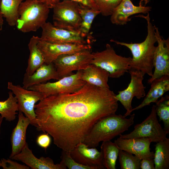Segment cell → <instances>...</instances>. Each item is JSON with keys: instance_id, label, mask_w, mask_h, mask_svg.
I'll return each mask as SVG.
<instances>
[{"instance_id": "6da1fadb", "label": "cell", "mask_w": 169, "mask_h": 169, "mask_svg": "<svg viewBox=\"0 0 169 169\" xmlns=\"http://www.w3.org/2000/svg\"><path fill=\"white\" fill-rule=\"evenodd\" d=\"M115 95L110 89L86 82L74 92L44 98L35 105L36 129L50 135L62 151L70 152L83 142L97 121L115 114Z\"/></svg>"}, {"instance_id": "7a4b0ae2", "label": "cell", "mask_w": 169, "mask_h": 169, "mask_svg": "<svg viewBox=\"0 0 169 169\" xmlns=\"http://www.w3.org/2000/svg\"><path fill=\"white\" fill-rule=\"evenodd\" d=\"M146 16L140 14L136 16L144 18L147 23V35L145 40L140 43H128L113 39L110 41L117 44L125 46L131 51L132 58L130 69L140 71L144 75L145 74L151 77L153 74V59L156 42L155 34L156 26L151 22L149 13Z\"/></svg>"}, {"instance_id": "3957f363", "label": "cell", "mask_w": 169, "mask_h": 169, "mask_svg": "<svg viewBox=\"0 0 169 169\" xmlns=\"http://www.w3.org/2000/svg\"><path fill=\"white\" fill-rule=\"evenodd\" d=\"M129 118L112 114L97 121L86 136L83 143L90 147L98 146L101 142L111 141L127 131L134 123L135 114Z\"/></svg>"}, {"instance_id": "277c9868", "label": "cell", "mask_w": 169, "mask_h": 169, "mask_svg": "<svg viewBox=\"0 0 169 169\" xmlns=\"http://www.w3.org/2000/svg\"><path fill=\"white\" fill-rule=\"evenodd\" d=\"M50 9L38 0L23 1L18 8L17 29L24 33L36 31L46 22Z\"/></svg>"}, {"instance_id": "5b68a950", "label": "cell", "mask_w": 169, "mask_h": 169, "mask_svg": "<svg viewBox=\"0 0 169 169\" xmlns=\"http://www.w3.org/2000/svg\"><path fill=\"white\" fill-rule=\"evenodd\" d=\"M93 59L91 64L106 70L109 77L119 78L128 72L132 58L117 54L113 47L109 44L106 45L104 50L92 53Z\"/></svg>"}, {"instance_id": "8992f818", "label": "cell", "mask_w": 169, "mask_h": 169, "mask_svg": "<svg viewBox=\"0 0 169 169\" xmlns=\"http://www.w3.org/2000/svg\"><path fill=\"white\" fill-rule=\"evenodd\" d=\"M79 7V3L70 0H62L56 3L52 8L53 25L59 28L79 31L81 23Z\"/></svg>"}, {"instance_id": "52a82bcc", "label": "cell", "mask_w": 169, "mask_h": 169, "mask_svg": "<svg viewBox=\"0 0 169 169\" xmlns=\"http://www.w3.org/2000/svg\"><path fill=\"white\" fill-rule=\"evenodd\" d=\"M83 70H78L75 74L63 77L56 82L35 85L28 89L41 92L44 98L58 94L74 92L82 88L86 83L81 79Z\"/></svg>"}, {"instance_id": "ba28073f", "label": "cell", "mask_w": 169, "mask_h": 169, "mask_svg": "<svg viewBox=\"0 0 169 169\" xmlns=\"http://www.w3.org/2000/svg\"><path fill=\"white\" fill-rule=\"evenodd\" d=\"M90 50L59 56L52 63L60 78L73 74L74 71L84 70L91 64L93 56Z\"/></svg>"}, {"instance_id": "9c48e42d", "label": "cell", "mask_w": 169, "mask_h": 169, "mask_svg": "<svg viewBox=\"0 0 169 169\" xmlns=\"http://www.w3.org/2000/svg\"><path fill=\"white\" fill-rule=\"evenodd\" d=\"M42 28L41 40L52 43L90 44L95 40L92 36H87L79 31L57 28L50 22H46Z\"/></svg>"}, {"instance_id": "30bf717a", "label": "cell", "mask_w": 169, "mask_h": 169, "mask_svg": "<svg viewBox=\"0 0 169 169\" xmlns=\"http://www.w3.org/2000/svg\"><path fill=\"white\" fill-rule=\"evenodd\" d=\"M7 88L17 98L18 111L23 113L30 120V124L36 127L37 122L35 105L37 102L44 98L42 93L25 89L20 85H15L11 82L8 83Z\"/></svg>"}, {"instance_id": "8fae6325", "label": "cell", "mask_w": 169, "mask_h": 169, "mask_svg": "<svg viewBox=\"0 0 169 169\" xmlns=\"http://www.w3.org/2000/svg\"><path fill=\"white\" fill-rule=\"evenodd\" d=\"M166 132L159 123L155 105H153L149 115L141 123L136 125L134 130L129 133L120 135L122 138L148 137L152 142L161 141L166 137Z\"/></svg>"}, {"instance_id": "7c38bea8", "label": "cell", "mask_w": 169, "mask_h": 169, "mask_svg": "<svg viewBox=\"0 0 169 169\" xmlns=\"http://www.w3.org/2000/svg\"><path fill=\"white\" fill-rule=\"evenodd\" d=\"M131 79L127 88L118 92L115 97L126 110L124 116L125 117L130 115L133 109L131 103L133 98L135 97L140 99L145 97L146 87L143 83L144 75L140 71L130 69L129 72Z\"/></svg>"}, {"instance_id": "4fadbf2b", "label": "cell", "mask_w": 169, "mask_h": 169, "mask_svg": "<svg viewBox=\"0 0 169 169\" xmlns=\"http://www.w3.org/2000/svg\"><path fill=\"white\" fill-rule=\"evenodd\" d=\"M155 34L158 45L155 51L153 65L154 70L148 80L151 84L155 79L165 75H169V39H165L156 27Z\"/></svg>"}, {"instance_id": "5bb4252c", "label": "cell", "mask_w": 169, "mask_h": 169, "mask_svg": "<svg viewBox=\"0 0 169 169\" xmlns=\"http://www.w3.org/2000/svg\"><path fill=\"white\" fill-rule=\"evenodd\" d=\"M38 46L43 55L45 63L47 64L52 63L61 54L91 49L90 44L55 43L41 40L38 43Z\"/></svg>"}, {"instance_id": "9a60e30c", "label": "cell", "mask_w": 169, "mask_h": 169, "mask_svg": "<svg viewBox=\"0 0 169 169\" xmlns=\"http://www.w3.org/2000/svg\"><path fill=\"white\" fill-rule=\"evenodd\" d=\"M151 142V139L148 137H119L114 141L120 150L134 154L141 160L154 158V152L151 151L150 148Z\"/></svg>"}, {"instance_id": "2e32d148", "label": "cell", "mask_w": 169, "mask_h": 169, "mask_svg": "<svg viewBox=\"0 0 169 169\" xmlns=\"http://www.w3.org/2000/svg\"><path fill=\"white\" fill-rule=\"evenodd\" d=\"M71 157L77 162L96 169L104 168L101 151L95 147H88L83 142L78 144L70 152Z\"/></svg>"}, {"instance_id": "e0dca14e", "label": "cell", "mask_w": 169, "mask_h": 169, "mask_svg": "<svg viewBox=\"0 0 169 169\" xmlns=\"http://www.w3.org/2000/svg\"><path fill=\"white\" fill-rule=\"evenodd\" d=\"M11 159L19 161L24 163L32 169H66L63 163L54 164L53 160L49 157H36L28 147L27 143L19 153Z\"/></svg>"}, {"instance_id": "ac0fdd59", "label": "cell", "mask_w": 169, "mask_h": 169, "mask_svg": "<svg viewBox=\"0 0 169 169\" xmlns=\"http://www.w3.org/2000/svg\"><path fill=\"white\" fill-rule=\"evenodd\" d=\"M150 6H135L131 0H122L110 16L112 24L124 25L131 21V16L138 13L146 14L151 10Z\"/></svg>"}, {"instance_id": "d6986e66", "label": "cell", "mask_w": 169, "mask_h": 169, "mask_svg": "<svg viewBox=\"0 0 169 169\" xmlns=\"http://www.w3.org/2000/svg\"><path fill=\"white\" fill-rule=\"evenodd\" d=\"M60 79L53 63H44L32 75L24 74L23 87L28 89L32 86L44 83L51 79L58 80Z\"/></svg>"}, {"instance_id": "ffe728a7", "label": "cell", "mask_w": 169, "mask_h": 169, "mask_svg": "<svg viewBox=\"0 0 169 169\" xmlns=\"http://www.w3.org/2000/svg\"><path fill=\"white\" fill-rule=\"evenodd\" d=\"M29 124L30 120L24 116L22 112L19 111L18 121L13 130L11 136L12 151L10 159L19 153L26 144V131Z\"/></svg>"}, {"instance_id": "44dd1931", "label": "cell", "mask_w": 169, "mask_h": 169, "mask_svg": "<svg viewBox=\"0 0 169 169\" xmlns=\"http://www.w3.org/2000/svg\"><path fill=\"white\" fill-rule=\"evenodd\" d=\"M150 89L141 104L133 108L132 111L149 105L151 103H156L158 99L169 90V75H165L154 80L151 83Z\"/></svg>"}, {"instance_id": "7402d4cb", "label": "cell", "mask_w": 169, "mask_h": 169, "mask_svg": "<svg viewBox=\"0 0 169 169\" xmlns=\"http://www.w3.org/2000/svg\"><path fill=\"white\" fill-rule=\"evenodd\" d=\"M109 74L106 70L91 64L83 70L81 79L84 81L93 85L110 89L108 84Z\"/></svg>"}, {"instance_id": "603a6c76", "label": "cell", "mask_w": 169, "mask_h": 169, "mask_svg": "<svg viewBox=\"0 0 169 169\" xmlns=\"http://www.w3.org/2000/svg\"><path fill=\"white\" fill-rule=\"evenodd\" d=\"M40 40V37L33 36L28 44L30 54L25 73L28 75H32L45 63L43 55L38 46V44Z\"/></svg>"}, {"instance_id": "cb8c5ba5", "label": "cell", "mask_w": 169, "mask_h": 169, "mask_svg": "<svg viewBox=\"0 0 169 169\" xmlns=\"http://www.w3.org/2000/svg\"><path fill=\"white\" fill-rule=\"evenodd\" d=\"M155 169L169 168V138L166 137L154 145Z\"/></svg>"}, {"instance_id": "d4e9b609", "label": "cell", "mask_w": 169, "mask_h": 169, "mask_svg": "<svg viewBox=\"0 0 169 169\" xmlns=\"http://www.w3.org/2000/svg\"><path fill=\"white\" fill-rule=\"evenodd\" d=\"M23 0H1L0 9L3 18L11 26H16L19 6Z\"/></svg>"}, {"instance_id": "484cf974", "label": "cell", "mask_w": 169, "mask_h": 169, "mask_svg": "<svg viewBox=\"0 0 169 169\" xmlns=\"http://www.w3.org/2000/svg\"><path fill=\"white\" fill-rule=\"evenodd\" d=\"M103 156V165L107 169H115L116 161L120 149L111 141H103L101 146Z\"/></svg>"}, {"instance_id": "4316f807", "label": "cell", "mask_w": 169, "mask_h": 169, "mask_svg": "<svg viewBox=\"0 0 169 169\" xmlns=\"http://www.w3.org/2000/svg\"><path fill=\"white\" fill-rule=\"evenodd\" d=\"M79 14L81 18V23L79 31L87 36H91L89 31L95 18L100 12L98 9L92 8L79 3Z\"/></svg>"}, {"instance_id": "83f0119b", "label": "cell", "mask_w": 169, "mask_h": 169, "mask_svg": "<svg viewBox=\"0 0 169 169\" xmlns=\"http://www.w3.org/2000/svg\"><path fill=\"white\" fill-rule=\"evenodd\" d=\"M8 98L4 101H0V115L2 118L9 121L14 120L18 111L17 100L11 91L8 93Z\"/></svg>"}, {"instance_id": "f1b7e54d", "label": "cell", "mask_w": 169, "mask_h": 169, "mask_svg": "<svg viewBox=\"0 0 169 169\" xmlns=\"http://www.w3.org/2000/svg\"><path fill=\"white\" fill-rule=\"evenodd\" d=\"M156 103V115L160 121H162L164 125V129L167 134L169 133V96L166 95L162 96Z\"/></svg>"}, {"instance_id": "f546056e", "label": "cell", "mask_w": 169, "mask_h": 169, "mask_svg": "<svg viewBox=\"0 0 169 169\" xmlns=\"http://www.w3.org/2000/svg\"><path fill=\"white\" fill-rule=\"evenodd\" d=\"M118 156L121 169H140L141 160L136 156L120 150Z\"/></svg>"}, {"instance_id": "4dcf8cb0", "label": "cell", "mask_w": 169, "mask_h": 169, "mask_svg": "<svg viewBox=\"0 0 169 169\" xmlns=\"http://www.w3.org/2000/svg\"><path fill=\"white\" fill-rule=\"evenodd\" d=\"M103 16H111L122 0H93Z\"/></svg>"}, {"instance_id": "1f68e13d", "label": "cell", "mask_w": 169, "mask_h": 169, "mask_svg": "<svg viewBox=\"0 0 169 169\" xmlns=\"http://www.w3.org/2000/svg\"><path fill=\"white\" fill-rule=\"evenodd\" d=\"M60 163L69 169H96L95 168L81 164L75 161L71 156L70 152L62 151Z\"/></svg>"}, {"instance_id": "d6a6232c", "label": "cell", "mask_w": 169, "mask_h": 169, "mask_svg": "<svg viewBox=\"0 0 169 169\" xmlns=\"http://www.w3.org/2000/svg\"><path fill=\"white\" fill-rule=\"evenodd\" d=\"M46 5L49 8H52L58 2L62 0H38ZM76 1L84 5L92 8L98 9L93 0H70Z\"/></svg>"}, {"instance_id": "836d02e7", "label": "cell", "mask_w": 169, "mask_h": 169, "mask_svg": "<svg viewBox=\"0 0 169 169\" xmlns=\"http://www.w3.org/2000/svg\"><path fill=\"white\" fill-rule=\"evenodd\" d=\"M0 167L3 169H29L27 165H22L10 159L2 158L0 162Z\"/></svg>"}, {"instance_id": "e575fe53", "label": "cell", "mask_w": 169, "mask_h": 169, "mask_svg": "<svg viewBox=\"0 0 169 169\" xmlns=\"http://www.w3.org/2000/svg\"><path fill=\"white\" fill-rule=\"evenodd\" d=\"M36 141L39 146L46 150L50 145L51 140L48 134H43L38 136Z\"/></svg>"}, {"instance_id": "d590c367", "label": "cell", "mask_w": 169, "mask_h": 169, "mask_svg": "<svg viewBox=\"0 0 169 169\" xmlns=\"http://www.w3.org/2000/svg\"><path fill=\"white\" fill-rule=\"evenodd\" d=\"M141 169H155L154 161L153 158L141 159L140 162Z\"/></svg>"}, {"instance_id": "8d00e7d4", "label": "cell", "mask_w": 169, "mask_h": 169, "mask_svg": "<svg viewBox=\"0 0 169 169\" xmlns=\"http://www.w3.org/2000/svg\"><path fill=\"white\" fill-rule=\"evenodd\" d=\"M151 0H140L139 3V6H144L148 3Z\"/></svg>"}, {"instance_id": "74e56055", "label": "cell", "mask_w": 169, "mask_h": 169, "mask_svg": "<svg viewBox=\"0 0 169 169\" xmlns=\"http://www.w3.org/2000/svg\"><path fill=\"white\" fill-rule=\"evenodd\" d=\"M1 0H0V26L2 27L3 24V17L2 13L0 9V4Z\"/></svg>"}, {"instance_id": "f35d334b", "label": "cell", "mask_w": 169, "mask_h": 169, "mask_svg": "<svg viewBox=\"0 0 169 169\" xmlns=\"http://www.w3.org/2000/svg\"><path fill=\"white\" fill-rule=\"evenodd\" d=\"M3 118L0 115V132H1V124L3 121Z\"/></svg>"}, {"instance_id": "ab89813d", "label": "cell", "mask_w": 169, "mask_h": 169, "mask_svg": "<svg viewBox=\"0 0 169 169\" xmlns=\"http://www.w3.org/2000/svg\"><path fill=\"white\" fill-rule=\"evenodd\" d=\"M2 29V27L0 26V31Z\"/></svg>"}, {"instance_id": "60d3db41", "label": "cell", "mask_w": 169, "mask_h": 169, "mask_svg": "<svg viewBox=\"0 0 169 169\" xmlns=\"http://www.w3.org/2000/svg\"></svg>"}]
</instances>
